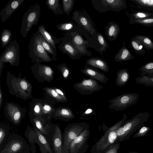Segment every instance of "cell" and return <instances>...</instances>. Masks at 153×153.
Returning <instances> with one entry per match:
<instances>
[{
    "label": "cell",
    "mask_w": 153,
    "mask_h": 153,
    "mask_svg": "<svg viewBox=\"0 0 153 153\" xmlns=\"http://www.w3.org/2000/svg\"><path fill=\"white\" fill-rule=\"evenodd\" d=\"M97 38L98 41L101 46L100 49V51L101 52L104 53L106 50L107 48L109 47L105 39L102 34L97 32Z\"/></svg>",
    "instance_id": "f35d334b"
},
{
    "label": "cell",
    "mask_w": 153,
    "mask_h": 153,
    "mask_svg": "<svg viewBox=\"0 0 153 153\" xmlns=\"http://www.w3.org/2000/svg\"><path fill=\"white\" fill-rule=\"evenodd\" d=\"M40 7L36 4L30 7L24 14L20 33L25 38L32 27L37 24L41 13Z\"/></svg>",
    "instance_id": "5b68a950"
},
{
    "label": "cell",
    "mask_w": 153,
    "mask_h": 153,
    "mask_svg": "<svg viewBox=\"0 0 153 153\" xmlns=\"http://www.w3.org/2000/svg\"><path fill=\"white\" fill-rule=\"evenodd\" d=\"M150 115L148 112H140L126 121L116 131L117 140L120 142L129 139L135 131L144 126Z\"/></svg>",
    "instance_id": "7a4b0ae2"
},
{
    "label": "cell",
    "mask_w": 153,
    "mask_h": 153,
    "mask_svg": "<svg viewBox=\"0 0 153 153\" xmlns=\"http://www.w3.org/2000/svg\"><path fill=\"white\" fill-rule=\"evenodd\" d=\"M134 37L141 42L145 49L147 50H153V42L149 37L140 35H136Z\"/></svg>",
    "instance_id": "4dcf8cb0"
},
{
    "label": "cell",
    "mask_w": 153,
    "mask_h": 153,
    "mask_svg": "<svg viewBox=\"0 0 153 153\" xmlns=\"http://www.w3.org/2000/svg\"><path fill=\"white\" fill-rule=\"evenodd\" d=\"M130 42L131 47L136 53L138 55H142L146 53V51L143 45L134 36L131 39Z\"/></svg>",
    "instance_id": "f1b7e54d"
},
{
    "label": "cell",
    "mask_w": 153,
    "mask_h": 153,
    "mask_svg": "<svg viewBox=\"0 0 153 153\" xmlns=\"http://www.w3.org/2000/svg\"><path fill=\"white\" fill-rule=\"evenodd\" d=\"M104 28L105 34L109 41H113L117 39L120 31V28L118 24L113 21L110 22Z\"/></svg>",
    "instance_id": "ac0fdd59"
},
{
    "label": "cell",
    "mask_w": 153,
    "mask_h": 153,
    "mask_svg": "<svg viewBox=\"0 0 153 153\" xmlns=\"http://www.w3.org/2000/svg\"><path fill=\"white\" fill-rule=\"evenodd\" d=\"M94 114L95 111L93 108H89L84 111L81 115L82 116L85 117L93 115Z\"/></svg>",
    "instance_id": "bcb514c9"
},
{
    "label": "cell",
    "mask_w": 153,
    "mask_h": 153,
    "mask_svg": "<svg viewBox=\"0 0 153 153\" xmlns=\"http://www.w3.org/2000/svg\"><path fill=\"white\" fill-rule=\"evenodd\" d=\"M85 64L86 65L99 68L105 72L109 71L107 62L104 59L98 57H93L89 58L87 59Z\"/></svg>",
    "instance_id": "e0dca14e"
},
{
    "label": "cell",
    "mask_w": 153,
    "mask_h": 153,
    "mask_svg": "<svg viewBox=\"0 0 153 153\" xmlns=\"http://www.w3.org/2000/svg\"><path fill=\"white\" fill-rule=\"evenodd\" d=\"M38 31L43 36L46 41L52 47L56 52V45L59 43L62 39V38H58L51 33L48 31L44 25L39 26L38 28Z\"/></svg>",
    "instance_id": "2e32d148"
},
{
    "label": "cell",
    "mask_w": 153,
    "mask_h": 153,
    "mask_svg": "<svg viewBox=\"0 0 153 153\" xmlns=\"http://www.w3.org/2000/svg\"><path fill=\"white\" fill-rule=\"evenodd\" d=\"M45 90L49 95L59 101L65 102L62 97L56 92L54 89L51 88H46Z\"/></svg>",
    "instance_id": "60d3db41"
},
{
    "label": "cell",
    "mask_w": 153,
    "mask_h": 153,
    "mask_svg": "<svg viewBox=\"0 0 153 153\" xmlns=\"http://www.w3.org/2000/svg\"><path fill=\"white\" fill-rule=\"evenodd\" d=\"M55 90L63 99L65 102L67 101V99L65 94L62 90L58 88H55Z\"/></svg>",
    "instance_id": "7dc6e473"
},
{
    "label": "cell",
    "mask_w": 153,
    "mask_h": 153,
    "mask_svg": "<svg viewBox=\"0 0 153 153\" xmlns=\"http://www.w3.org/2000/svg\"><path fill=\"white\" fill-rule=\"evenodd\" d=\"M39 70L44 75L48 77H52L53 74V71L49 66L44 65H39V63L36 62Z\"/></svg>",
    "instance_id": "e575fe53"
},
{
    "label": "cell",
    "mask_w": 153,
    "mask_h": 153,
    "mask_svg": "<svg viewBox=\"0 0 153 153\" xmlns=\"http://www.w3.org/2000/svg\"><path fill=\"white\" fill-rule=\"evenodd\" d=\"M52 140L55 153H63L62 131L58 126L55 128Z\"/></svg>",
    "instance_id": "d6986e66"
},
{
    "label": "cell",
    "mask_w": 153,
    "mask_h": 153,
    "mask_svg": "<svg viewBox=\"0 0 153 153\" xmlns=\"http://www.w3.org/2000/svg\"><path fill=\"white\" fill-rule=\"evenodd\" d=\"M68 33H70L72 37L71 41L73 46L82 56H89L92 55L91 52L87 50L85 47V45L88 42L85 40L80 35L74 32Z\"/></svg>",
    "instance_id": "7c38bea8"
},
{
    "label": "cell",
    "mask_w": 153,
    "mask_h": 153,
    "mask_svg": "<svg viewBox=\"0 0 153 153\" xmlns=\"http://www.w3.org/2000/svg\"><path fill=\"white\" fill-rule=\"evenodd\" d=\"M35 128L36 134L39 142L48 152L49 153H52L51 148L46 138L35 127Z\"/></svg>",
    "instance_id": "836d02e7"
},
{
    "label": "cell",
    "mask_w": 153,
    "mask_h": 153,
    "mask_svg": "<svg viewBox=\"0 0 153 153\" xmlns=\"http://www.w3.org/2000/svg\"><path fill=\"white\" fill-rule=\"evenodd\" d=\"M12 36V33L9 30L4 29L2 31L0 41L1 46L3 48L8 45L10 42Z\"/></svg>",
    "instance_id": "1f68e13d"
},
{
    "label": "cell",
    "mask_w": 153,
    "mask_h": 153,
    "mask_svg": "<svg viewBox=\"0 0 153 153\" xmlns=\"http://www.w3.org/2000/svg\"><path fill=\"white\" fill-rule=\"evenodd\" d=\"M73 86L78 92L83 95L91 94L103 88L96 80L92 78L86 79L84 78L81 82L75 83Z\"/></svg>",
    "instance_id": "30bf717a"
},
{
    "label": "cell",
    "mask_w": 153,
    "mask_h": 153,
    "mask_svg": "<svg viewBox=\"0 0 153 153\" xmlns=\"http://www.w3.org/2000/svg\"><path fill=\"white\" fill-rule=\"evenodd\" d=\"M89 128L85 129L71 143L68 153H85L89 145L87 143L90 134Z\"/></svg>",
    "instance_id": "8fae6325"
},
{
    "label": "cell",
    "mask_w": 153,
    "mask_h": 153,
    "mask_svg": "<svg viewBox=\"0 0 153 153\" xmlns=\"http://www.w3.org/2000/svg\"><path fill=\"white\" fill-rule=\"evenodd\" d=\"M129 23L131 24H139L146 27H153V17L142 19L129 20Z\"/></svg>",
    "instance_id": "74e56055"
},
{
    "label": "cell",
    "mask_w": 153,
    "mask_h": 153,
    "mask_svg": "<svg viewBox=\"0 0 153 153\" xmlns=\"http://www.w3.org/2000/svg\"><path fill=\"white\" fill-rule=\"evenodd\" d=\"M153 17V13L142 11H134L129 16V20L142 19Z\"/></svg>",
    "instance_id": "83f0119b"
},
{
    "label": "cell",
    "mask_w": 153,
    "mask_h": 153,
    "mask_svg": "<svg viewBox=\"0 0 153 153\" xmlns=\"http://www.w3.org/2000/svg\"><path fill=\"white\" fill-rule=\"evenodd\" d=\"M57 68L61 72L63 77L65 79H67L71 74L70 69L65 63L60 64Z\"/></svg>",
    "instance_id": "ab89813d"
},
{
    "label": "cell",
    "mask_w": 153,
    "mask_h": 153,
    "mask_svg": "<svg viewBox=\"0 0 153 153\" xmlns=\"http://www.w3.org/2000/svg\"><path fill=\"white\" fill-rule=\"evenodd\" d=\"M140 76H145L153 78V61L147 62L142 65L139 69Z\"/></svg>",
    "instance_id": "4316f807"
},
{
    "label": "cell",
    "mask_w": 153,
    "mask_h": 153,
    "mask_svg": "<svg viewBox=\"0 0 153 153\" xmlns=\"http://www.w3.org/2000/svg\"><path fill=\"white\" fill-rule=\"evenodd\" d=\"M59 1V0H47L45 2L48 9L51 10L55 15L64 13Z\"/></svg>",
    "instance_id": "cb8c5ba5"
},
{
    "label": "cell",
    "mask_w": 153,
    "mask_h": 153,
    "mask_svg": "<svg viewBox=\"0 0 153 153\" xmlns=\"http://www.w3.org/2000/svg\"><path fill=\"white\" fill-rule=\"evenodd\" d=\"M89 126L85 122L69 124L65 128L62 135L63 153H68L72 142Z\"/></svg>",
    "instance_id": "277c9868"
},
{
    "label": "cell",
    "mask_w": 153,
    "mask_h": 153,
    "mask_svg": "<svg viewBox=\"0 0 153 153\" xmlns=\"http://www.w3.org/2000/svg\"><path fill=\"white\" fill-rule=\"evenodd\" d=\"M136 4L139 9L153 11V0H130Z\"/></svg>",
    "instance_id": "f546056e"
},
{
    "label": "cell",
    "mask_w": 153,
    "mask_h": 153,
    "mask_svg": "<svg viewBox=\"0 0 153 153\" xmlns=\"http://www.w3.org/2000/svg\"><path fill=\"white\" fill-rule=\"evenodd\" d=\"M92 6L99 12L109 11L119 12L127 7L125 0H91Z\"/></svg>",
    "instance_id": "ba28073f"
},
{
    "label": "cell",
    "mask_w": 153,
    "mask_h": 153,
    "mask_svg": "<svg viewBox=\"0 0 153 153\" xmlns=\"http://www.w3.org/2000/svg\"><path fill=\"white\" fill-rule=\"evenodd\" d=\"M139 95L136 93H127L118 96L109 100L110 109L116 111L124 110L136 104L139 100Z\"/></svg>",
    "instance_id": "8992f818"
},
{
    "label": "cell",
    "mask_w": 153,
    "mask_h": 153,
    "mask_svg": "<svg viewBox=\"0 0 153 153\" xmlns=\"http://www.w3.org/2000/svg\"><path fill=\"white\" fill-rule=\"evenodd\" d=\"M23 147V142L18 140H13L10 141L0 153H17Z\"/></svg>",
    "instance_id": "44dd1931"
},
{
    "label": "cell",
    "mask_w": 153,
    "mask_h": 153,
    "mask_svg": "<svg viewBox=\"0 0 153 153\" xmlns=\"http://www.w3.org/2000/svg\"><path fill=\"white\" fill-rule=\"evenodd\" d=\"M116 84L120 86L125 85L128 81L129 79V74L127 68H122L116 73Z\"/></svg>",
    "instance_id": "7402d4cb"
},
{
    "label": "cell",
    "mask_w": 153,
    "mask_h": 153,
    "mask_svg": "<svg viewBox=\"0 0 153 153\" xmlns=\"http://www.w3.org/2000/svg\"><path fill=\"white\" fill-rule=\"evenodd\" d=\"M19 46L16 40L11 41L0 56V62H9L17 66L20 58Z\"/></svg>",
    "instance_id": "9c48e42d"
},
{
    "label": "cell",
    "mask_w": 153,
    "mask_h": 153,
    "mask_svg": "<svg viewBox=\"0 0 153 153\" xmlns=\"http://www.w3.org/2000/svg\"><path fill=\"white\" fill-rule=\"evenodd\" d=\"M128 118L124 114L122 118L115 124L108 128L105 124H102L104 131L103 135L93 145L90 153H104L109 147L117 140V130L126 120Z\"/></svg>",
    "instance_id": "6da1fadb"
},
{
    "label": "cell",
    "mask_w": 153,
    "mask_h": 153,
    "mask_svg": "<svg viewBox=\"0 0 153 153\" xmlns=\"http://www.w3.org/2000/svg\"><path fill=\"white\" fill-rule=\"evenodd\" d=\"M29 84L25 80H20L17 82V87L19 91L22 92L25 91L29 88Z\"/></svg>",
    "instance_id": "f6af8a7d"
},
{
    "label": "cell",
    "mask_w": 153,
    "mask_h": 153,
    "mask_svg": "<svg viewBox=\"0 0 153 153\" xmlns=\"http://www.w3.org/2000/svg\"><path fill=\"white\" fill-rule=\"evenodd\" d=\"M134 56L131 54L126 45L121 47L114 56V60L116 62H119L132 59Z\"/></svg>",
    "instance_id": "ffe728a7"
},
{
    "label": "cell",
    "mask_w": 153,
    "mask_h": 153,
    "mask_svg": "<svg viewBox=\"0 0 153 153\" xmlns=\"http://www.w3.org/2000/svg\"><path fill=\"white\" fill-rule=\"evenodd\" d=\"M62 8L64 13L68 16L70 15L74 7V0H62Z\"/></svg>",
    "instance_id": "d6a6232c"
},
{
    "label": "cell",
    "mask_w": 153,
    "mask_h": 153,
    "mask_svg": "<svg viewBox=\"0 0 153 153\" xmlns=\"http://www.w3.org/2000/svg\"><path fill=\"white\" fill-rule=\"evenodd\" d=\"M28 55L34 62H50L53 59L41 44L38 37V31L33 33L28 46Z\"/></svg>",
    "instance_id": "3957f363"
},
{
    "label": "cell",
    "mask_w": 153,
    "mask_h": 153,
    "mask_svg": "<svg viewBox=\"0 0 153 153\" xmlns=\"http://www.w3.org/2000/svg\"><path fill=\"white\" fill-rule=\"evenodd\" d=\"M58 47L62 53L67 54L72 60L78 59L82 56L74 47L71 40L68 41L65 37L62 38V42Z\"/></svg>",
    "instance_id": "4fadbf2b"
},
{
    "label": "cell",
    "mask_w": 153,
    "mask_h": 153,
    "mask_svg": "<svg viewBox=\"0 0 153 153\" xmlns=\"http://www.w3.org/2000/svg\"><path fill=\"white\" fill-rule=\"evenodd\" d=\"M56 113L57 116L66 121H68L75 118L73 111L68 108H61L56 111Z\"/></svg>",
    "instance_id": "d4e9b609"
},
{
    "label": "cell",
    "mask_w": 153,
    "mask_h": 153,
    "mask_svg": "<svg viewBox=\"0 0 153 153\" xmlns=\"http://www.w3.org/2000/svg\"><path fill=\"white\" fill-rule=\"evenodd\" d=\"M2 101V91H1V88H0V107H1V106Z\"/></svg>",
    "instance_id": "816d5d0a"
},
{
    "label": "cell",
    "mask_w": 153,
    "mask_h": 153,
    "mask_svg": "<svg viewBox=\"0 0 153 153\" xmlns=\"http://www.w3.org/2000/svg\"><path fill=\"white\" fill-rule=\"evenodd\" d=\"M38 31V37L40 43L45 49L48 53L52 56V59L56 60V52L55 51L52 47L46 41L43 36Z\"/></svg>",
    "instance_id": "484cf974"
},
{
    "label": "cell",
    "mask_w": 153,
    "mask_h": 153,
    "mask_svg": "<svg viewBox=\"0 0 153 153\" xmlns=\"http://www.w3.org/2000/svg\"><path fill=\"white\" fill-rule=\"evenodd\" d=\"M150 130V128L148 126H144L140 129L133 136V137L136 138L143 136Z\"/></svg>",
    "instance_id": "ee69618b"
},
{
    "label": "cell",
    "mask_w": 153,
    "mask_h": 153,
    "mask_svg": "<svg viewBox=\"0 0 153 153\" xmlns=\"http://www.w3.org/2000/svg\"><path fill=\"white\" fill-rule=\"evenodd\" d=\"M24 0H10L0 12L2 22H5L19 7Z\"/></svg>",
    "instance_id": "5bb4252c"
},
{
    "label": "cell",
    "mask_w": 153,
    "mask_h": 153,
    "mask_svg": "<svg viewBox=\"0 0 153 153\" xmlns=\"http://www.w3.org/2000/svg\"><path fill=\"white\" fill-rule=\"evenodd\" d=\"M6 133L4 130L2 128H0V145L3 141L5 136Z\"/></svg>",
    "instance_id": "c3c4849f"
},
{
    "label": "cell",
    "mask_w": 153,
    "mask_h": 153,
    "mask_svg": "<svg viewBox=\"0 0 153 153\" xmlns=\"http://www.w3.org/2000/svg\"><path fill=\"white\" fill-rule=\"evenodd\" d=\"M135 81L138 84L153 87V77H149L145 76H139L136 79Z\"/></svg>",
    "instance_id": "8d00e7d4"
},
{
    "label": "cell",
    "mask_w": 153,
    "mask_h": 153,
    "mask_svg": "<svg viewBox=\"0 0 153 153\" xmlns=\"http://www.w3.org/2000/svg\"><path fill=\"white\" fill-rule=\"evenodd\" d=\"M8 113L14 123H18L21 117V113L19 108L14 105L9 104L7 106Z\"/></svg>",
    "instance_id": "603a6c76"
},
{
    "label": "cell",
    "mask_w": 153,
    "mask_h": 153,
    "mask_svg": "<svg viewBox=\"0 0 153 153\" xmlns=\"http://www.w3.org/2000/svg\"><path fill=\"white\" fill-rule=\"evenodd\" d=\"M81 10H75L71 18L78 25L89 33L91 36H97V32L95 25L86 11L81 8Z\"/></svg>",
    "instance_id": "52a82bcc"
},
{
    "label": "cell",
    "mask_w": 153,
    "mask_h": 153,
    "mask_svg": "<svg viewBox=\"0 0 153 153\" xmlns=\"http://www.w3.org/2000/svg\"><path fill=\"white\" fill-rule=\"evenodd\" d=\"M75 26V24L74 22H70L57 25L56 27L57 29L61 31L69 32L72 30Z\"/></svg>",
    "instance_id": "d590c367"
},
{
    "label": "cell",
    "mask_w": 153,
    "mask_h": 153,
    "mask_svg": "<svg viewBox=\"0 0 153 153\" xmlns=\"http://www.w3.org/2000/svg\"><path fill=\"white\" fill-rule=\"evenodd\" d=\"M120 142L117 140L110 146L104 153H118L120 146Z\"/></svg>",
    "instance_id": "b9f144b4"
},
{
    "label": "cell",
    "mask_w": 153,
    "mask_h": 153,
    "mask_svg": "<svg viewBox=\"0 0 153 153\" xmlns=\"http://www.w3.org/2000/svg\"><path fill=\"white\" fill-rule=\"evenodd\" d=\"M128 153H139L133 151V152H130Z\"/></svg>",
    "instance_id": "f5cc1de1"
},
{
    "label": "cell",
    "mask_w": 153,
    "mask_h": 153,
    "mask_svg": "<svg viewBox=\"0 0 153 153\" xmlns=\"http://www.w3.org/2000/svg\"><path fill=\"white\" fill-rule=\"evenodd\" d=\"M33 121L36 128L41 133L44 135L48 134L47 128L44 126L39 120L37 119H34Z\"/></svg>",
    "instance_id": "7bdbcfd3"
},
{
    "label": "cell",
    "mask_w": 153,
    "mask_h": 153,
    "mask_svg": "<svg viewBox=\"0 0 153 153\" xmlns=\"http://www.w3.org/2000/svg\"><path fill=\"white\" fill-rule=\"evenodd\" d=\"M34 112L36 114H39L40 112V107L39 105H36L34 108Z\"/></svg>",
    "instance_id": "f907efd6"
},
{
    "label": "cell",
    "mask_w": 153,
    "mask_h": 153,
    "mask_svg": "<svg viewBox=\"0 0 153 153\" xmlns=\"http://www.w3.org/2000/svg\"><path fill=\"white\" fill-rule=\"evenodd\" d=\"M84 67V68L80 70V72L82 74L100 82L107 83L109 79L104 74L100 71L97 68L86 65Z\"/></svg>",
    "instance_id": "9a60e30c"
},
{
    "label": "cell",
    "mask_w": 153,
    "mask_h": 153,
    "mask_svg": "<svg viewBox=\"0 0 153 153\" xmlns=\"http://www.w3.org/2000/svg\"><path fill=\"white\" fill-rule=\"evenodd\" d=\"M42 110L44 113L47 114L51 111V108L48 105H45L43 106Z\"/></svg>",
    "instance_id": "681fc988"
}]
</instances>
